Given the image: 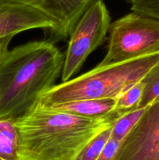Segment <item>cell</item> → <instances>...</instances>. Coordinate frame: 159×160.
<instances>
[{"label": "cell", "instance_id": "6da1fadb", "mask_svg": "<svg viewBox=\"0 0 159 160\" xmlns=\"http://www.w3.org/2000/svg\"><path fill=\"white\" fill-rule=\"evenodd\" d=\"M126 112L113 110L88 118L37 106L14 122L18 135V160H75L86 145L114 126Z\"/></svg>", "mask_w": 159, "mask_h": 160}, {"label": "cell", "instance_id": "7a4b0ae2", "mask_svg": "<svg viewBox=\"0 0 159 160\" xmlns=\"http://www.w3.org/2000/svg\"><path fill=\"white\" fill-rule=\"evenodd\" d=\"M65 56L48 41L9 50L0 62V120L15 121L31 113L41 95L55 85Z\"/></svg>", "mask_w": 159, "mask_h": 160}, {"label": "cell", "instance_id": "3957f363", "mask_svg": "<svg viewBox=\"0 0 159 160\" xmlns=\"http://www.w3.org/2000/svg\"><path fill=\"white\" fill-rule=\"evenodd\" d=\"M159 61V51L125 62L94 69L69 81L55 84L41 95L37 106L46 107L86 99L117 98L141 81Z\"/></svg>", "mask_w": 159, "mask_h": 160}, {"label": "cell", "instance_id": "277c9868", "mask_svg": "<svg viewBox=\"0 0 159 160\" xmlns=\"http://www.w3.org/2000/svg\"><path fill=\"white\" fill-rule=\"evenodd\" d=\"M108 51L98 66L125 62L159 51V20L132 12L111 23Z\"/></svg>", "mask_w": 159, "mask_h": 160}, {"label": "cell", "instance_id": "5b68a950", "mask_svg": "<svg viewBox=\"0 0 159 160\" xmlns=\"http://www.w3.org/2000/svg\"><path fill=\"white\" fill-rule=\"evenodd\" d=\"M110 24V14L104 0H93L70 35L61 73L62 82L71 79L89 55L102 45Z\"/></svg>", "mask_w": 159, "mask_h": 160}, {"label": "cell", "instance_id": "8992f818", "mask_svg": "<svg viewBox=\"0 0 159 160\" xmlns=\"http://www.w3.org/2000/svg\"><path fill=\"white\" fill-rule=\"evenodd\" d=\"M113 160H159V99L146 108Z\"/></svg>", "mask_w": 159, "mask_h": 160}, {"label": "cell", "instance_id": "52a82bcc", "mask_svg": "<svg viewBox=\"0 0 159 160\" xmlns=\"http://www.w3.org/2000/svg\"><path fill=\"white\" fill-rule=\"evenodd\" d=\"M37 28L48 30L51 38L56 37L57 24L40 9L11 0H0V38L14 37Z\"/></svg>", "mask_w": 159, "mask_h": 160}, {"label": "cell", "instance_id": "ba28073f", "mask_svg": "<svg viewBox=\"0 0 159 160\" xmlns=\"http://www.w3.org/2000/svg\"><path fill=\"white\" fill-rule=\"evenodd\" d=\"M115 103L116 98H102L78 100L46 107H40L80 117L98 118L112 112L115 109Z\"/></svg>", "mask_w": 159, "mask_h": 160}, {"label": "cell", "instance_id": "9c48e42d", "mask_svg": "<svg viewBox=\"0 0 159 160\" xmlns=\"http://www.w3.org/2000/svg\"><path fill=\"white\" fill-rule=\"evenodd\" d=\"M31 6L40 9L52 19L58 26L57 39H65L70 37L73 29L68 17L62 7L61 0H11Z\"/></svg>", "mask_w": 159, "mask_h": 160}, {"label": "cell", "instance_id": "30bf717a", "mask_svg": "<svg viewBox=\"0 0 159 160\" xmlns=\"http://www.w3.org/2000/svg\"><path fill=\"white\" fill-rule=\"evenodd\" d=\"M0 158L18 160V135L12 120H0Z\"/></svg>", "mask_w": 159, "mask_h": 160}, {"label": "cell", "instance_id": "8fae6325", "mask_svg": "<svg viewBox=\"0 0 159 160\" xmlns=\"http://www.w3.org/2000/svg\"><path fill=\"white\" fill-rule=\"evenodd\" d=\"M143 93L138 108H146L159 99V61L141 80Z\"/></svg>", "mask_w": 159, "mask_h": 160}, {"label": "cell", "instance_id": "7c38bea8", "mask_svg": "<svg viewBox=\"0 0 159 160\" xmlns=\"http://www.w3.org/2000/svg\"><path fill=\"white\" fill-rule=\"evenodd\" d=\"M146 108H137L134 110L126 112L119 117L112 127L111 138L118 142H122L137 124L145 112Z\"/></svg>", "mask_w": 159, "mask_h": 160}, {"label": "cell", "instance_id": "4fadbf2b", "mask_svg": "<svg viewBox=\"0 0 159 160\" xmlns=\"http://www.w3.org/2000/svg\"><path fill=\"white\" fill-rule=\"evenodd\" d=\"M143 85L141 81L128 88L116 98L114 110L128 112L137 109L140 105L143 93Z\"/></svg>", "mask_w": 159, "mask_h": 160}, {"label": "cell", "instance_id": "5bb4252c", "mask_svg": "<svg viewBox=\"0 0 159 160\" xmlns=\"http://www.w3.org/2000/svg\"><path fill=\"white\" fill-rule=\"evenodd\" d=\"M112 128L104 130L92 139L75 160H97L106 143L111 138Z\"/></svg>", "mask_w": 159, "mask_h": 160}, {"label": "cell", "instance_id": "9a60e30c", "mask_svg": "<svg viewBox=\"0 0 159 160\" xmlns=\"http://www.w3.org/2000/svg\"><path fill=\"white\" fill-rule=\"evenodd\" d=\"M131 4L132 12L159 20V0H139Z\"/></svg>", "mask_w": 159, "mask_h": 160}, {"label": "cell", "instance_id": "2e32d148", "mask_svg": "<svg viewBox=\"0 0 159 160\" xmlns=\"http://www.w3.org/2000/svg\"><path fill=\"white\" fill-rule=\"evenodd\" d=\"M92 1L93 0H61L66 13L76 23Z\"/></svg>", "mask_w": 159, "mask_h": 160}, {"label": "cell", "instance_id": "e0dca14e", "mask_svg": "<svg viewBox=\"0 0 159 160\" xmlns=\"http://www.w3.org/2000/svg\"><path fill=\"white\" fill-rule=\"evenodd\" d=\"M120 143L121 142L110 138L97 160H113L119 148Z\"/></svg>", "mask_w": 159, "mask_h": 160}, {"label": "cell", "instance_id": "ac0fdd59", "mask_svg": "<svg viewBox=\"0 0 159 160\" xmlns=\"http://www.w3.org/2000/svg\"><path fill=\"white\" fill-rule=\"evenodd\" d=\"M12 38L13 37L12 36L0 38V62L5 56V55L6 54V52L9 51L8 48H9V45Z\"/></svg>", "mask_w": 159, "mask_h": 160}, {"label": "cell", "instance_id": "d6986e66", "mask_svg": "<svg viewBox=\"0 0 159 160\" xmlns=\"http://www.w3.org/2000/svg\"><path fill=\"white\" fill-rule=\"evenodd\" d=\"M128 1H129V2H130L131 3H132V2H136V1H139V0H128Z\"/></svg>", "mask_w": 159, "mask_h": 160}, {"label": "cell", "instance_id": "ffe728a7", "mask_svg": "<svg viewBox=\"0 0 159 160\" xmlns=\"http://www.w3.org/2000/svg\"><path fill=\"white\" fill-rule=\"evenodd\" d=\"M0 160H3L2 159H1V158H0Z\"/></svg>", "mask_w": 159, "mask_h": 160}]
</instances>
